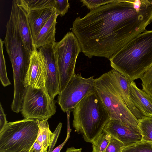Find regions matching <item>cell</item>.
I'll use <instances>...</instances> for the list:
<instances>
[{"instance_id":"cell-1","label":"cell","mask_w":152,"mask_h":152,"mask_svg":"<svg viewBox=\"0 0 152 152\" xmlns=\"http://www.w3.org/2000/svg\"><path fill=\"white\" fill-rule=\"evenodd\" d=\"M152 21V0H117L75 18L72 32L89 58H110Z\"/></svg>"},{"instance_id":"cell-2","label":"cell","mask_w":152,"mask_h":152,"mask_svg":"<svg viewBox=\"0 0 152 152\" xmlns=\"http://www.w3.org/2000/svg\"><path fill=\"white\" fill-rule=\"evenodd\" d=\"M110 65L131 81L152 66V30L138 35L109 59Z\"/></svg>"},{"instance_id":"cell-3","label":"cell","mask_w":152,"mask_h":152,"mask_svg":"<svg viewBox=\"0 0 152 152\" xmlns=\"http://www.w3.org/2000/svg\"><path fill=\"white\" fill-rule=\"evenodd\" d=\"M72 125L86 142L92 143L110 120L108 113L96 91L84 98L73 111Z\"/></svg>"},{"instance_id":"cell-4","label":"cell","mask_w":152,"mask_h":152,"mask_svg":"<svg viewBox=\"0 0 152 152\" xmlns=\"http://www.w3.org/2000/svg\"><path fill=\"white\" fill-rule=\"evenodd\" d=\"M39 128L35 119L8 122L0 131V152H20L30 150L37 138Z\"/></svg>"},{"instance_id":"cell-5","label":"cell","mask_w":152,"mask_h":152,"mask_svg":"<svg viewBox=\"0 0 152 152\" xmlns=\"http://www.w3.org/2000/svg\"><path fill=\"white\" fill-rule=\"evenodd\" d=\"M96 89L110 120L121 121L139 128V121L129 109L111 83L107 72L96 79Z\"/></svg>"},{"instance_id":"cell-6","label":"cell","mask_w":152,"mask_h":152,"mask_svg":"<svg viewBox=\"0 0 152 152\" xmlns=\"http://www.w3.org/2000/svg\"><path fill=\"white\" fill-rule=\"evenodd\" d=\"M53 47L59 72L61 92L75 73L76 61L81 48L72 32H68L61 41L53 43Z\"/></svg>"},{"instance_id":"cell-7","label":"cell","mask_w":152,"mask_h":152,"mask_svg":"<svg viewBox=\"0 0 152 152\" xmlns=\"http://www.w3.org/2000/svg\"><path fill=\"white\" fill-rule=\"evenodd\" d=\"M56 107L46 88H26L21 112L24 118L43 120L54 115Z\"/></svg>"},{"instance_id":"cell-8","label":"cell","mask_w":152,"mask_h":152,"mask_svg":"<svg viewBox=\"0 0 152 152\" xmlns=\"http://www.w3.org/2000/svg\"><path fill=\"white\" fill-rule=\"evenodd\" d=\"M94 76L83 77L75 73L58 95V103L64 112L73 111L78 103L89 94L96 91Z\"/></svg>"},{"instance_id":"cell-9","label":"cell","mask_w":152,"mask_h":152,"mask_svg":"<svg viewBox=\"0 0 152 152\" xmlns=\"http://www.w3.org/2000/svg\"><path fill=\"white\" fill-rule=\"evenodd\" d=\"M53 43L40 47L38 50L45 59L47 73L46 88L50 97L54 99L60 94L61 90L60 74L55 58Z\"/></svg>"},{"instance_id":"cell-10","label":"cell","mask_w":152,"mask_h":152,"mask_svg":"<svg viewBox=\"0 0 152 152\" xmlns=\"http://www.w3.org/2000/svg\"><path fill=\"white\" fill-rule=\"evenodd\" d=\"M47 78L44 57L38 50L31 53L29 67L24 81L25 88L28 86L37 89L46 88Z\"/></svg>"},{"instance_id":"cell-11","label":"cell","mask_w":152,"mask_h":152,"mask_svg":"<svg viewBox=\"0 0 152 152\" xmlns=\"http://www.w3.org/2000/svg\"><path fill=\"white\" fill-rule=\"evenodd\" d=\"M113 138L121 142L125 146L142 140L139 128L117 120H110L103 129Z\"/></svg>"},{"instance_id":"cell-12","label":"cell","mask_w":152,"mask_h":152,"mask_svg":"<svg viewBox=\"0 0 152 152\" xmlns=\"http://www.w3.org/2000/svg\"><path fill=\"white\" fill-rule=\"evenodd\" d=\"M110 82L129 109L138 121L144 117L134 104L130 95L131 81L116 70L107 72Z\"/></svg>"},{"instance_id":"cell-13","label":"cell","mask_w":152,"mask_h":152,"mask_svg":"<svg viewBox=\"0 0 152 152\" xmlns=\"http://www.w3.org/2000/svg\"><path fill=\"white\" fill-rule=\"evenodd\" d=\"M48 120H36L39 128L36 141L42 147L44 152H51L53 150L62 125V123L60 122L52 133L50 129Z\"/></svg>"},{"instance_id":"cell-14","label":"cell","mask_w":152,"mask_h":152,"mask_svg":"<svg viewBox=\"0 0 152 152\" xmlns=\"http://www.w3.org/2000/svg\"><path fill=\"white\" fill-rule=\"evenodd\" d=\"M58 16L54 9L50 18L33 40L34 50L55 42L56 26Z\"/></svg>"},{"instance_id":"cell-15","label":"cell","mask_w":152,"mask_h":152,"mask_svg":"<svg viewBox=\"0 0 152 152\" xmlns=\"http://www.w3.org/2000/svg\"><path fill=\"white\" fill-rule=\"evenodd\" d=\"M130 95L136 107L144 117H152V97L139 88L134 81L131 82Z\"/></svg>"},{"instance_id":"cell-16","label":"cell","mask_w":152,"mask_h":152,"mask_svg":"<svg viewBox=\"0 0 152 152\" xmlns=\"http://www.w3.org/2000/svg\"><path fill=\"white\" fill-rule=\"evenodd\" d=\"M54 9L53 8L26 12L33 40L50 17Z\"/></svg>"},{"instance_id":"cell-17","label":"cell","mask_w":152,"mask_h":152,"mask_svg":"<svg viewBox=\"0 0 152 152\" xmlns=\"http://www.w3.org/2000/svg\"><path fill=\"white\" fill-rule=\"evenodd\" d=\"M17 20L19 31L24 45L31 54L34 50L33 38L27 13L22 7L18 6Z\"/></svg>"},{"instance_id":"cell-18","label":"cell","mask_w":152,"mask_h":152,"mask_svg":"<svg viewBox=\"0 0 152 152\" xmlns=\"http://www.w3.org/2000/svg\"><path fill=\"white\" fill-rule=\"evenodd\" d=\"M18 6L26 12L53 8L55 0H16Z\"/></svg>"},{"instance_id":"cell-19","label":"cell","mask_w":152,"mask_h":152,"mask_svg":"<svg viewBox=\"0 0 152 152\" xmlns=\"http://www.w3.org/2000/svg\"><path fill=\"white\" fill-rule=\"evenodd\" d=\"M142 140L152 143V117H144L139 121Z\"/></svg>"},{"instance_id":"cell-20","label":"cell","mask_w":152,"mask_h":152,"mask_svg":"<svg viewBox=\"0 0 152 152\" xmlns=\"http://www.w3.org/2000/svg\"><path fill=\"white\" fill-rule=\"evenodd\" d=\"M111 138L109 134L103 130L91 143L92 152H104Z\"/></svg>"},{"instance_id":"cell-21","label":"cell","mask_w":152,"mask_h":152,"mask_svg":"<svg viewBox=\"0 0 152 152\" xmlns=\"http://www.w3.org/2000/svg\"><path fill=\"white\" fill-rule=\"evenodd\" d=\"M122 152H152V143L141 140L129 146H124Z\"/></svg>"},{"instance_id":"cell-22","label":"cell","mask_w":152,"mask_h":152,"mask_svg":"<svg viewBox=\"0 0 152 152\" xmlns=\"http://www.w3.org/2000/svg\"><path fill=\"white\" fill-rule=\"evenodd\" d=\"M4 41L0 39V79L1 82L4 87L11 84L8 78L6 68L5 61L3 51Z\"/></svg>"},{"instance_id":"cell-23","label":"cell","mask_w":152,"mask_h":152,"mask_svg":"<svg viewBox=\"0 0 152 152\" xmlns=\"http://www.w3.org/2000/svg\"><path fill=\"white\" fill-rule=\"evenodd\" d=\"M140 79L142 90L152 97V66Z\"/></svg>"},{"instance_id":"cell-24","label":"cell","mask_w":152,"mask_h":152,"mask_svg":"<svg viewBox=\"0 0 152 152\" xmlns=\"http://www.w3.org/2000/svg\"><path fill=\"white\" fill-rule=\"evenodd\" d=\"M117 0H81L83 6L91 10H93L105 4L115 2Z\"/></svg>"},{"instance_id":"cell-25","label":"cell","mask_w":152,"mask_h":152,"mask_svg":"<svg viewBox=\"0 0 152 152\" xmlns=\"http://www.w3.org/2000/svg\"><path fill=\"white\" fill-rule=\"evenodd\" d=\"M68 0H55L53 8L55 10L56 14L62 17L67 12L69 7Z\"/></svg>"},{"instance_id":"cell-26","label":"cell","mask_w":152,"mask_h":152,"mask_svg":"<svg viewBox=\"0 0 152 152\" xmlns=\"http://www.w3.org/2000/svg\"><path fill=\"white\" fill-rule=\"evenodd\" d=\"M125 145L119 140L112 137L104 152H122Z\"/></svg>"},{"instance_id":"cell-27","label":"cell","mask_w":152,"mask_h":152,"mask_svg":"<svg viewBox=\"0 0 152 152\" xmlns=\"http://www.w3.org/2000/svg\"><path fill=\"white\" fill-rule=\"evenodd\" d=\"M0 131H1L4 127L8 122L7 120L6 115L4 113L1 103L0 104Z\"/></svg>"},{"instance_id":"cell-28","label":"cell","mask_w":152,"mask_h":152,"mask_svg":"<svg viewBox=\"0 0 152 152\" xmlns=\"http://www.w3.org/2000/svg\"><path fill=\"white\" fill-rule=\"evenodd\" d=\"M68 128L67 135L66 139L62 143L55 148L51 152H60L61 150L62 149L69 137L71 130H70V129L69 127H68Z\"/></svg>"},{"instance_id":"cell-29","label":"cell","mask_w":152,"mask_h":152,"mask_svg":"<svg viewBox=\"0 0 152 152\" xmlns=\"http://www.w3.org/2000/svg\"><path fill=\"white\" fill-rule=\"evenodd\" d=\"M32 148L35 152H44L43 149L40 144L36 141L33 144Z\"/></svg>"},{"instance_id":"cell-30","label":"cell","mask_w":152,"mask_h":152,"mask_svg":"<svg viewBox=\"0 0 152 152\" xmlns=\"http://www.w3.org/2000/svg\"><path fill=\"white\" fill-rule=\"evenodd\" d=\"M82 149H76L74 147L67 148L65 152H82Z\"/></svg>"},{"instance_id":"cell-31","label":"cell","mask_w":152,"mask_h":152,"mask_svg":"<svg viewBox=\"0 0 152 152\" xmlns=\"http://www.w3.org/2000/svg\"><path fill=\"white\" fill-rule=\"evenodd\" d=\"M20 152H35L32 148H31L30 150L24 151Z\"/></svg>"}]
</instances>
